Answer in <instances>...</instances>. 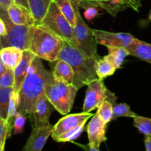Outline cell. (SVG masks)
Masks as SVG:
<instances>
[{
	"instance_id": "1",
	"label": "cell",
	"mask_w": 151,
	"mask_h": 151,
	"mask_svg": "<svg viewBox=\"0 0 151 151\" xmlns=\"http://www.w3.org/2000/svg\"><path fill=\"white\" fill-rule=\"evenodd\" d=\"M53 81L52 72L45 69L41 58L36 56L19 91L18 111L26 116L31 115L36 102L43 94H46V88Z\"/></svg>"
},
{
	"instance_id": "2",
	"label": "cell",
	"mask_w": 151,
	"mask_h": 151,
	"mask_svg": "<svg viewBox=\"0 0 151 151\" xmlns=\"http://www.w3.org/2000/svg\"><path fill=\"white\" fill-rule=\"evenodd\" d=\"M58 59L65 60L72 66L75 74L73 84L78 90L84 86H87L91 81L100 79L97 74L98 59L88 57L69 42L64 41Z\"/></svg>"
},
{
	"instance_id": "3",
	"label": "cell",
	"mask_w": 151,
	"mask_h": 151,
	"mask_svg": "<svg viewBox=\"0 0 151 151\" xmlns=\"http://www.w3.org/2000/svg\"><path fill=\"white\" fill-rule=\"evenodd\" d=\"M64 41L59 35L41 24L32 25L29 49L37 57L55 62L63 48Z\"/></svg>"
},
{
	"instance_id": "4",
	"label": "cell",
	"mask_w": 151,
	"mask_h": 151,
	"mask_svg": "<svg viewBox=\"0 0 151 151\" xmlns=\"http://www.w3.org/2000/svg\"><path fill=\"white\" fill-rule=\"evenodd\" d=\"M78 91L74 84L54 79L46 88V94L54 109L66 115L72 109Z\"/></svg>"
},
{
	"instance_id": "5",
	"label": "cell",
	"mask_w": 151,
	"mask_h": 151,
	"mask_svg": "<svg viewBox=\"0 0 151 151\" xmlns=\"http://www.w3.org/2000/svg\"><path fill=\"white\" fill-rule=\"evenodd\" d=\"M1 19L4 20L7 28V34L0 37L1 49L6 47H16L22 50L29 49L32 25H19L13 23L7 11L0 10Z\"/></svg>"
},
{
	"instance_id": "6",
	"label": "cell",
	"mask_w": 151,
	"mask_h": 151,
	"mask_svg": "<svg viewBox=\"0 0 151 151\" xmlns=\"http://www.w3.org/2000/svg\"><path fill=\"white\" fill-rule=\"evenodd\" d=\"M75 7L76 11V24L73 27V41L72 44L88 57L100 58L97 52V42L94 38L93 29L83 19L78 3H75Z\"/></svg>"
},
{
	"instance_id": "7",
	"label": "cell",
	"mask_w": 151,
	"mask_h": 151,
	"mask_svg": "<svg viewBox=\"0 0 151 151\" xmlns=\"http://www.w3.org/2000/svg\"><path fill=\"white\" fill-rule=\"evenodd\" d=\"M40 24L51 29L63 41L69 44L72 43L73 27L53 0L50 4L48 11Z\"/></svg>"
},
{
	"instance_id": "8",
	"label": "cell",
	"mask_w": 151,
	"mask_h": 151,
	"mask_svg": "<svg viewBox=\"0 0 151 151\" xmlns=\"http://www.w3.org/2000/svg\"><path fill=\"white\" fill-rule=\"evenodd\" d=\"M108 88L105 86L103 81L94 80L87 85L85 100H84L83 112L90 113L97 109L106 100Z\"/></svg>"
},
{
	"instance_id": "9",
	"label": "cell",
	"mask_w": 151,
	"mask_h": 151,
	"mask_svg": "<svg viewBox=\"0 0 151 151\" xmlns=\"http://www.w3.org/2000/svg\"><path fill=\"white\" fill-rule=\"evenodd\" d=\"M106 127L107 124L99 117L98 114L97 113L94 114L86 128L88 139V150H100V144L107 140V137H106Z\"/></svg>"
},
{
	"instance_id": "10",
	"label": "cell",
	"mask_w": 151,
	"mask_h": 151,
	"mask_svg": "<svg viewBox=\"0 0 151 151\" xmlns=\"http://www.w3.org/2000/svg\"><path fill=\"white\" fill-rule=\"evenodd\" d=\"M97 44L106 47H125L126 48L134 39L131 34L126 32H111L100 29H93Z\"/></svg>"
},
{
	"instance_id": "11",
	"label": "cell",
	"mask_w": 151,
	"mask_h": 151,
	"mask_svg": "<svg viewBox=\"0 0 151 151\" xmlns=\"http://www.w3.org/2000/svg\"><path fill=\"white\" fill-rule=\"evenodd\" d=\"M93 116H94L93 114L85 113L82 111V113L72 114L63 116V118L59 119L58 122L54 125L52 137L56 142L58 138H59L60 136L69 132V131L82 124L83 122H87V120Z\"/></svg>"
},
{
	"instance_id": "12",
	"label": "cell",
	"mask_w": 151,
	"mask_h": 151,
	"mask_svg": "<svg viewBox=\"0 0 151 151\" xmlns=\"http://www.w3.org/2000/svg\"><path fill=\"white\" fill-rule=\"evenodd\" d=\"M53 129L54 125L51 124L44 127H34L23 150L41 151L44 148L49 137L52 136Z\"/></svg>"
},
{
	"instance_id": "13",
	"label": "cell",
	"mask_w": 151,
	"mask_h": 151,
	"mask_svg": "<svg viewBox=\"0 0 151 151\" xmlns=\"http://www.w3.org/2000/svg\"><path fill=\"white\" fill-rule=\"evenodd\" d=\"M54 106L44 94L38 99L34 106L32 115L35 127H44L50 125V117Z\"/></svg>"
},
{
	"instance_id": "14",
	"label": "cell",
	"mask_w": 151,
	"mask_h": 151,
	"mask_svg": "<svg viewBox=\"0 0 151 151\" xmlns=\"http://www.w3.org/2000/svg\"><path fill=\"white\" fill-rule=\"evenodd\" d=\"M7 13L11 22L16 24H36V22L32 16L29 9L21 4L13 2L7 9Z\"/></svg>"
},
{
	"instance_id": "15",
	"label": "cell",
	"mask_w": 151,
	"mask_h": 151,
	"mask_svg": "<svg viewBox=\"0 0 151 151\" xmlns=\"http://www.w3.org/2000/svg\"><path fill=\"white\" fill-rule=\"evenodd\" d=\"M35 57L36 55L29 50L24 51L22 60L14 69L15 84L13 86L14 91H19L20 90L21 86L27 75L29 66Z\"/></svg>"
},
{
	"instance_id": "16",
	"label": "cell",
	"mask_w": 151,
	"mask_h": 151,
	"mask_svg": "<svg viewBox=\"0 0 151 151\" xmlns=\"http://www.w3.org/2000/svg\"><path fill=\"white\" fill-rule=\"evenodd\" d=\"M126 49L131 55L147 61L151 64V44L134 38Z\"/></svg>"
},
{
	"instance_id": "17",
	"label": "cell",
	"mask_w": 151,
	"mask_h": 151,
	"mask_svg": "<svg viewBox=\"0 0 151 151\" xmlns=\"http://www.w3.org/2000/svg\"><path fill=\"white\" fill-rule=\"evenodd\" d=\"M24 50L16 47H6L1 49V61L8 69H14L23 57Z\"/></svg>"
},
{
	"instance_id": "18",
	"label": "cell",
	"mask_w": 151,
	"mask_h": 151,
	"mask_svg": "<svg viewBox=\"0 0 151 151\" xmlns=\"http://www.w3.org/2000/svg\"><path fill=\"white\" fill-rule=\"evenodd\" d=\"M52 75L55 80L73 84L75 78L73 69L67 62L62 59H58L56 61L55 66L52 71Z\"/></svg>"
},
{
	"instance_id": "19",
	"label": "cell",
	"mask_w": 151,
	"mask_h": 151,
	"mask_svg": "<svg viewBox=\"0 0 151 151\" xmlns=\"http://www.w3.org/2000/svg\"><path fill=\"white\" fill-rule=\"evenodd\" d=\"M140 6V1H134L133 0H109L103 3L100 8L104 9L111 15L115 16L118 12L125 10L127 7H131L138 11Z\"/></svg>"
},
{
	"instance_id": "20",
	"label": "cell",
	"mask_w": 151,
	"mask_h": 151,
	"mask_svg": "<svg viewBox=\"0 0 151 151\" xmlns=\"http://www.w3.org/2000/svg\"><path fill=\"white\" fill-rule=\"evenodd\" d=\"M29 10L37 24L41 23L52 0H27Z\"/></svg>"
},
{
	"instance_id": "21",
	"label": "cell",
	"mask_w": 151,
	"mask_h": 151,
	"mask_svg": "<svg viewBox=\"0 0 151 151\" xmlns=\"http://www.w3.org/2000/svg\"><path fill=\"white\" fill-rule=\"evenodd\" d=\"M57 4L60 10L68 19L72 27L76 24V11L75 1L73 0H53Z\"/></svg>"
},
{
	"instance_id": "22",
	"label": "cell",
	"mask_w": 151,
	"mask_h": 151,
	"mask_svg": "<svg viewBox=\"0 0 151 151\" xmlns=\"http://www.w3.org/2000/svg\"><path fill=\"white\" fill-rule=\"evenodd\" d=\"M116 67L111 60L109 55H106L97 60V74L99 78L103 81L107 77L111 76L116 71Z\"/></svg>"
},
{
	"instance_id": "23",
	"label": "cell",
	"mask_w": 151,
	"mask_h": 151,
	"mask_svg": "<svg viewBox=\"0 0 151 151\" xmlns=\"http://www.w3.org/2000/svg\"><path fill=\"white\" fill-rule=\"evenodd\" d=\"M109 51V57L116 69H119L123 63L124 60L128 55H129L130 52L125 47H107Z\"/></svg>"
},
{
	"instance_id": "24",
	"label": "cell",
	"mask_w": 151,
	"mask_h": 151,
	"mask_svg": "<svg viewBox=\"0 0 151 151\" xmlns=\"http://www.w3.org/2000/svg\"><path fill=\"white\" fill-rule=\"evenodd\" d=\"M14 88L13 87L10 88L0 87V118L1 119H7L10 96Z\"/></svg>"
},
{
	"instance_id": "25",
	"label": "cell",
	"mask_w": 151,
	"mask_h": 151,
	"mask_svg": "<svg viewBox=\"0 0 151 151\" xmlns=\"http://www.w3.org/2000/svg\"><path fill=\"white\" fill-rule=\"evenodd\" d=\"M114 112V104L109 100H105L97 108V114L99 117L106 124L112 120Z\"/></svg>"
},
{
	"instance_id": "26",
	"label": "cell",
	"mask_w": 151,
	"mask_h": 151,
	"mask_svg": "<svg viewBox=\"0 0 151 151\" xmlns=\"http://www.w3.org/2000/svg\"><path fill=\"white\" fill-rule=\"evenodd\" d=\"M14 119H4L0 118V150L3 151L5 146L6 139L8 138L11 134L12 128H13V125H12V122Z\"/></svg>"
},
{
	"instance_id": "27",
	"label": "cell",
	"mask_w": 151,
	"mask_h": 151,
	"mask_svg": "<svg viewBox=\"0 0 151 151\" xmlns=\"http://www.w3.org/2000/svg\"><path fill=\"white\" fill-rule=\"evenodd\" d=\"M137 116V114L132 111L129 106L126 103H119L114 106V112L112 120H115L119 117H131L134 118Z\"/></svg>"
},
{
	"instance_id": "28",
	"label": "cell",
	"mask_w": 151,
	"mask_h": 151,
	"mask_svg": "<svg viewBox=\"0 0 151 151\" xmlns=\"http://www.w3.org/2000/svg\"><path fill=\"white\" fill-rule=\"evenodd\" d=\"M134 125L145 136H151V119L142 116L134 118Z\"/></svg>"
},
{
	"instance_id": "29",
	"label": "cell",
	"mask_w": 151,
	"mask_h": 151,
	"mask_svg": "<svg viewBox=\"0 0 151 151\" xmlns=\"http://www.w3.org/2000/svg\"><path fill=\"white\" fill-rule=\"evenodd\" d=\"M86 122H83L82 124H81V125H79L78 126L75 127V128H73L72 130L69 131V132L66 133V134L60 136L59 138H58L56 142H71L76 139L81 135V133L83 131Z\"/></svg>"
},
{
	"instance_id": "30",
	"label": "cell",
	"mask_w": 151,
	"mask_h": 151,
	"mask_svg": "<svg viewBox=\"0 0 151 151\" xmlns=\"http://www.w3.org/2000/svg\"><path fill=\"white\" fill-rule=\"evenodd\" d=\"M19 105V91L13 90L10 96V103L8 107V114L6 119H14L15 115L18 112Z\"/></svg>"
},
{
	"instance_id": "31",
	"label": "cell",
	"mask_w": 151,
	"mask_h": 151,
	"mask_svg": "<svg viewBox=\"0 0 151 151\" xmlns=\"http://www.w3.org/2000/svg\"><path fill=\"white\" fill-rule=\"evenodd\" d=\"M15 75L14 69L7 68L5 72L1 75L0 78V87L1 88H10L14 86Z\"/></svg>"
},
{
	"instance_id": "32",
	"label": "cell",
	"mask_w": 151,
	"mask_h": 151,
	"mask_svg": "<svg viewBox=\"0 0 151 151\" xmlns=\"http://www.w3.org/2000/svg\"><path fill=\"white\" fill-rule=\"evenodd\" d=\"M25 122H26V115L18 111L15 115L14 121H13V131L15 134H20L21 132H22Z\"/></svg>"
},
{
	"instance_id": "33",
	"label": "cell",
	"mask_w": 151,
	"mask_h": 151,
	"mask_svg": "<svg viewBox=\"0 0 151 151\" xmlns=\"http://www.w3.org/2000/svg\"><path fill=\"white\" fill-rule=\"evenodd\" d=\"M77 2L80 7L86 9L90 6H94L97 7H101L103 3L109 1V0H74Z\"/></svg>"
},
{
	"instance_id": "34",
	"label": "cell",
	"mask_w": 151,
	"mask_h": 151,
	"mask_svg": "<svg viewBox=\"0 0 151 151\" xmlns=\"http://www.w3.org/2000/svg\"><path fill=\"white\" fill-rule=\"evenodd\" d=\"M85 10H86L84 12V16H85L87 20H92L98 15V10H97V7L90 6V7L86 8Z\"/></svg>"
},
{
	"instance_id": "35",
	"label": "cell",
	"mask_w": 151,
	"mask_h": 151,
	"mask_svg": "<svg viewBox=\"0 0 151 151\" xmlns=\"http://www.w3.org/2000/svg\"><path fill=\"white\" fill-rule=\"evenodd\" d=\"M13 2V0H0V10L7 11L9 6Z\"/></svg>"
},
{
	"instance_id": "36",
	"label": "cell",
	"mask_w": 151,
	"mask_h": 151,
	"mask_svg": "<svg viewBox=\"0 0 151 151\" xmlns=\"http://www.w3.org/2000/svg\"><path fill=\"white\" fill-rule=\"evenodd\" d=\"M7 34V28L2 19H0V35L5 36Z\"/></svg>"
},
{
	"instance_id": "37",
	"label": "cell",
	"mask_w": 151,
	"mask_h": 151,
	"mask_svg": "<svg viewBox=\"0 0 151 151\" xmlns=\"http://www.w3.org/2000/svg\"><path fill=\"white\" fill-rule=\"evenodd\" d=\"M145 145L147 151H151V136H145Z\"/></svg>"
},
{
	"instance_id": "38",
	"label": "cell",
	"mask_w": 151,
	"mask_h": 151,
	"mask_svg": "<svg viewBox=\"0 0 151 151\" xmlns=\"http://www.w3.org/2000/svg\"><path fill=\"white\" fill-rule=\"evenodd\" d=\"M13 2L16 3V4H21V5H22V6H24V7H27V8L29 9L27 0H13Z\"/></svg>"
},
{
	"instance_id": "39",
	"label": "cell",
	"mask_w": 151,
	"mask_h": 151,
	"mask_svg": "<svg viewBox=\"0 0 151 151\" xmlns=\"http://www.w3.org/2000/svg\"><path fill=\"white\" fill-rule=\"evenodd\" d=\"M7 69V68L6 67L5 65H4L2 62L0 61V75H2V74L5 72V70Z\"/></svg>"
},
{
	"instance_id": "40",
	"label": "cell",
	"mask_w": 151,
	"mask_h": 151,
	"mask_svg": "<svg viewBox=\"0 0 151 151\" xmlns=\"http://www.w3.org/2000/svg\"><path fill=\"white\" fill-rule=\"evenodd\" d=\"M149 19L151 21V11L150 12V14H149Z\"/></svg>"
},
{
	"instance_id": "41",
	"label": "cell",
	"mask_w": 151,
	"mask_h": 151,
	"mask_svg": "<svg viewBox=\"0 0 151 151\" xmlns=\"http://www.w3.org/2000/svg\"><path fill=\"white\" fill-rule=\"evenodd\" d=\"M133 1H141V0H133Z\"/></svg>"
}]
</instances>
